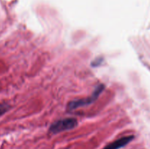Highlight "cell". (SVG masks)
Wrapping results in <instances>:
<instances>
[{
    "label": "cell",
    "instance_id": "4",
    "mask_svg": "<svg viewBox=\"0 0 150 149\" xmlns=\"http://www.w3.org/2000/svg\"><path fill=\"white\" fill-rule=\"evenodd\" d=\"M10 109V105L6 103H1L0 104V117L4 115L5 112Z\"/></svg>",
    "mask_w": 150,
    "mask_h": 149
},
{
    "label": "cell",
    "instance_id": "3",
    "mask_svg": "<svg viewBox=\"0 0 150 149\" xmlns=\"http://www.w3.org/2000/svg\"><path fill=\"white\" fill-rule=\"evenodd\" d=\"M133 138H134V136L133 135L125 136V137H121V138L118 139V140H115V141L107 145L105 147H104L103 149H120L121 148L125 147L126 145L128 144L130 142H131L133 140Z\"/></svg>",
    "mask_w": 150,
    "mask_h": 149
},
{
    "label": "cell",
    "instance_id": "2",
    "mask_svg": "<svg viewBox=\"0 0 150 149\" xmlns=\"http://www.w3.org/2000/svg\"><path fill=\"white\" fill-rule=\"evenodd\" d=\"M103 89L104 85H99V86H97L95 90L94 91L93 93H92L89 97L86 98V99H77V100H73L72 101V102H70V103L68 104V109H70V110H72L80 108V107L90 105V104H92V102H94L97 99H98V96H99L100 94L101 93V92L103 91Z\"/></svg>",
    "mask_w": 150,
    "mask_h": 149
},
{
    "label": "cell",
    "instance_id": "1",
    "mask_svg": "<svg viewBox=\"0 0 150 149\" xmlns=\"http://www.w3.org/2000/svg\"><path fill=\"white\" fill-rule=\"evenodd\" d=\"M78 125V121L74 118H65L57 121L50 127L49 131L52 134L62 132L75 128Z\"/></svg>",
    "mask_w": 150,
    "mask_h": 149
}]
</instances>
